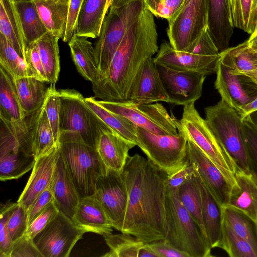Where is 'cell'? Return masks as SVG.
<instances>
[{
  "label": "cell",
  "mask_w": 257,
  "mask_h": 257,
  "mask_svg": "<svg viewBox=\"0 0 257 257\" xmlns=\"http://www.w3.org/2000/svg\"><path fill=\"white\" fill-rule=\"evenodd\" d=\"M0 66L13 79L23 77H33L26 61L17 52L12 45L0 33Z\"/></svg>",
  "instance_id": "cell-41"
},
{
  "label": "cell",
  "mask_w": 257,
  "mask_h": 257,
  "mask_svg": "<svg viewBox=\"0 0 257 257\" xmlns=\"http://www.w3.org/2000/svg\"><path fill=\"white\" fill-rule=\"evenodd\" d=\"M257 110V97L251 102L244 106L239 111L244 117L249 113Z\"/></svg>",
  "instance_id": "cell-56"
},
{
  "label": "cell",
  "mask_w": 257,
  "mask_h": 257,
  "mask_svg": "<svg viewBox=\"0 0 257 257\" xmlns=\"http://www.w3.org/2000/svg\"><path fill=\"white\" fill-rule=\"evenodd\" d=\"M195 102L183 106L178 131L196 145L223 171L234 174L236 166L218 142L206 121L195 107Z\"/></svg>",
  "instance_id": "cell-8"
},
{
  "label": "cell",
  "mask_w": 257,
  "mask_h": 257,
  "mask_svg": "<svg viewBox=\"0 0 257 257\" xmlns=\"http://www.w3.org/2000/svg\"><path fill=\"white\" fill-rule=\"evenodd\" d=\"M84 0H69L68 19L62 40L68 42L75 34L79 14Z\"/></svg>",
  "instance_id": "cell-52"
},
{
  "label": "cell",
  "mask_w": 257,
  "mask_h": 257,
  "mask_svg": "<svg viewBox=\"0 0 257 257\" xmlns=\"http://www.w3.org/2000/svg\"><path fill=\"white\" fill-rule=\"evenodd\" d=\"M107 0H84L80 10L75 35L95 39L100 35Z\"/></svg>",
  "instance_id": "cell-32"
},
{
  "label": "cell",
  "mask_w": 257,
  "mask_h": 257,
  "mask_svg": "<svg viewBox=\"0 0 257 257\" xmlns=\"http://www.w3.org/2000/svg\"><path fill=\"white\" fill-rule=\"evenodd\" d=\"M43 106L52 128L55 140L59 146L61 101L59 91L56 90L55 85L50 84V86L48 87Z\"/></svg>",
  "instance_id": "cell-44"
},
{
  "label": "cell",
  "mask_w": 257,
  "mask_h": 257,
  "mask_svg": "<svg viewBox=\"0 0 257 257\" xmlns=\"http://www.w3.org/2000/svg\"><path fill=\"white\" fill-rule=\"evenodd\" d=\"M127 1H129V0H113L112 3H120V2H126Z\"/></svg>",
  "instance_id": "cell-61"
},
{
  "label": "cell",
  "mask_w": 257,
  "mask_h": 257,
  "mask_svg": "<svg viewBox=\"0 0 257 257\" xmlns=\"http://www.w3.org/2000/svg\"><path fill=\"white\" fill-rule=\"evenodd\" d=\"M234 175L236 184L226 206L243 212L257 221V176L252 171L246 173L237 168Z\"/></svg>",
  "instance_id": "cell-26"
},
{
  "label": "cell",
  "mask_w": 257,
  "mask_h": 257,
  "mask_svg": "<svg viewBox=\"0 0 257 257\" xmlns=\"http://www.w3.org/2000/svg\"><path fill=\"white\" fill-rule=\"evenodd\" d=\"M219 60L231 72L242 74L254 79L257 71V52L250 48L247 40L220 53Z\"/></svg>",
  "instance_id": "cell-29"
},
{
  "label": "cell",
  "mask_w": 257,
  "mask_h": 257,
  "mask_svg": "<svg viewBox=\"0 0 257 257\" xmlns=\"http://www.w3.org/2000/svg\"><path fill=\"white\" fill-rule=\"evenodd\" d=\"M208 0H184L169 20L167 35L177 51H183L201 35L207 25Z\"/></svg>",
  "instance_id": "cell-11"
},
{
  "label": "cell",
  "mask_w": 257,
  "mask_h": 257,
  "mask_svg": "<svg viewBox=\"0 0 257 257\" xmlns=\"http://www.w3.org/2000/svg\"><path fill=\"white\" fill-rule=\"evenodd\" d=\"M137 144L148 159L171 175L186 161L187 140L179 133L174 135H157L137 126Z\"/></svg>",
  "instance_id": "cell-9"
},
{
  "label": "cell",
  "mask_w": 257,
  "mask_h": 257,
  "mask_svg": "<svg viewBox=\"0 0 257 257\" xmlns=\"http://www.w3.org/2000/svg\"><path fill=\"white\" fill-rule=\"evenodd\" d=\"M18 202H9L1 207L0 257H10L13 242L8 228V221Z\"/></svg>",
  "instance_id": "cell-45"
},
{
  "label": "cell",
  "mask_w": 257,
  "mask_h": 257,
  "mask_svg": "<svg viewBox=\"0 0 257 257\" xmlns=\"http://www.w3.org/2000/svg\"><path fill=\"white\" fill-rule=\"evenodd\" d=\"M0 33L26 62L27 46L20 18L14 0H0Z\"/></svg>",
  "instance_id": "cell-27"
},
{
  "label": "cell",
  "mask_w": 257,
  "mask_h": 257,
  "mask_svg": "<svg viewBox=\"0 0 257 257\" xmlns=\"http://www.w3.org/2000/svg\"><path fill=\"white\" fill-rule=\"evenodd\" d=\"M196 173L201 194L202 216L210 246L211 248H221L224 206Z\"/></svg>",
  "instance_id": "cell-25"
},
{
  "label": "cell",
  "mask_w": 257,
  "mask_h": 257,
  "mask_svg": "<svg viewBox=\"0 0 257 257\" xmlns=\"http://www.w3.org/2000/svg\"><path fill=\"white\" fill-rule=\"evenodd\" d=\"M254 80L257 82V71Z\"/></svg>",
  "instance_id": "cell-63"
},
{
  "label": "cell",
  "mask_w": 257,
  "mask_h": 257,
  "mask_svg": "<svg viewBox=\"0 0 257 257\" xmlns=\"http://www.w3.org/2000/svg\"><path fill=\"white\" fill-rule=\"evenodd\" d=\"M136 146L97 117L95 149L107 169L121 172L129 151Z\"/></svg>",
  "instance_id": "cell-18"
},
{
  "label": "cell",
  "mask_w": 257,
  "mask_h": 257,
  "mask_svg": "<svg viewBox=\"0 0 257 257\" xmlns=\"http://www.w3.org/2000/svg\"><path fill=\"white\" fill-rule=\"evenodd\" d=\"M59 149L79 197L94 195L98 179L107 170L96 150L75 142L61 144Z\"/></svg>",
  "instance_id": "cell-7"
},
{
  "label": "cell",
  "mask_w": 257,
  "mask_h": 257,
  "mask_svg": "<svg viewBox=\"0 0 257 257\" xmlns=\"http://www.w3.org/2000/svg\"><path fill=\"white\" fill-rule=\"evenodd\" d=\"M233 24L251 34L257 25V0H230Z\"/></svg>",
  "instance_id": "cell-42"
},
{
  "label": "cell",
  "mask_w": 257,
  "mask_h": 257,
  "mask_svg": "<svg viewBox=\"0 0 257 257\" xmlns=\"http://www.w3.org/2000/svg\"><path fill=\"white\" fill-rule=\"evenodd\" d=\"M195 172L193 166L187 160L183 166L174 173L168 175L167 188L173 191L178 192L181 185Z\"/></svg>",
  "instance_id": "cell-53"
},
{
  "label": "cell",
  "mask_w": 257,
  "mask_h": 257,
  "mask_svg": "<svg viewBox=\"0 0 257 257\" xmlns=\"http://www.w3.org/2000/svg\"><path fill=\"white\" fill-rule=\"evenodd\" d=\"M54 201V197L49 186L38 197L28 210V225Z\"/></svg>",
  "instance_id": "cell-54"
},
{
  "label": "cell",
  "mask_w": 257,
  "mask_h": 257,
  "mask_svg": "<svg viewBox=\"0 0 257 257\" xmlns=\"http://www.w3.org/2000/svg\"><path fill=\"white\" fill-rule=\"evenodd\" d=\"M109 251L103 257H138L141 248L146 242L126 233L103 235Z\"/></svg>",
  "instance_id": "cell-40"
},
{
  "label": "cell",
  "mask_w": 257,
  "mask_h": 257,
  "mask_svg": "<svg viewBox=\"0 0 257 257\" xmlns=\"http://www.w3.org/2000/svg\"><path fill=\"white\" fill-rule=\"evenodd\" d=\"M122 174L128 200L121 232L146 243L164 239L168 175L137 154L129 156Z\"/></svg>",
  "instance_id": "cell-1"
},
{
  "label": "cell",
  "mask_w": 257,
  "mask_h": 257,
  "mask_svg": "<svg viewBox=\"0 0 257 257\" xmlns=\"http://www.w3.org/2000/svg\"><path fill=\"white\" fill-rule=\"evenodd\" d=\"M72 221L86 232L102 235L112 233V223L94 195L80 198Z\"/></svg>",
  "instance_id": "cell-24"
},
{
  "label": "cell",
  "mask_w": 257,
  "mask_h": 257,
  "mask_svg": "<svg viewBox=\"0 0 257 257\" xmlns=\"http://www.w3.org/2000/svg\"><path fill=\"white\" fill-rule=\"evenodd\" d=\"M159 257L158 254L146 243L140 249L138 257Z\"/></svg>",
  "instance_id": "cell-57"
},
{
  "label": "cell",
  "mask_w": 257,
  "mask_h": 257,
  "mask_svg": "<svg viewBox=\"0 0 257 257\" xmlns=\"http://www.w3.org/2000/svg\"><path fill=\"white\" fill-rule=\"evenodd\" d=\"M177 196L183 206L198 226L204 237L208 241L202 216L200 185L195 170L194 173L180 186Z\"/></svg>",
  "instance_id": "cell-34"
},
{
  "label": "cell",
  "mask_w": 257,
  "mask_h": 257,
  "mask_svg": "<svg viewBox=\"0 0 257 257\" xmlns=\"http://www.w3.org/2000/svg\"><path fill=\"white\" fill-rule=\"evenodd\" d=\"M61 101L59 145L80 143L95 149L97 116L77 90H58Z\"/></svg>",
  "instance_id": "cell-6"
},
{
  "label": "cell",
  "mask_w": 257,
  "mask_h": 257,
  "mask_svg": "<svg viewBox=\"0 0 257 257\" xmlns=\"http://www.w3.org/2000/svg\"><path fill=\"white\" fill-rule=\"evenodd\" d=\"M36 162L33 156L19 150L0 153V180L6 181L22 177L33 169Z\"/></svg>",
  "instance_id": "cell-38"
},
{
  "label": "cell",
  "mask_w": 257,
  "mask_h": 257,
  "mask_svg": "<svg viewBox=\"0 0 257 257\" xmlns=\"http://www.w3.org/2000/svg\"><path fill=\"white\" fill-rule=\"evenodd\" d=\"M230 257H257V251L237 235L223 219L221 248Z\"/></svg>",
  "instance_id": "cell-43"
},
{
  "label": "cell",
  "mask_w": 257,
  "mask_h": 257,
  "mask_svg": "<svg viewBox=\"0 0 257 257\" xmlns=\"http://www.w3.org/2000/svg\"><path fill=\"white\" fill-rule=\"evenodd\" d=\"M85 233L72 219L59 212L33 240L43 257H68Z\"/></svg>",
  "instance_id": "cell-12"
},
{
  "label": "cell",
  "mask_w": 257,
  "mask_h": 257,
  "mask_svg": "<svg viewBox=\"0 0 257 257\" xmlns=\"http://www.w3.org/2000/svg\"><path fill=\"white\" fill-rule=\"evenodd\" d=\"M186 158L216 199L223 206H226L236 184L234 174L221 170L190 141L187 142Z\"/></svg>",
  "instance_id": "cell-14"
},
{
  "label": "cell",
  "mask_w": 257,
  "mask_h": 257,
  "mask_svg": "<svg viewBox=\"0 0 257 257\" xmlns=\"http://www.w3.org/2000/svg\"><path fill=\"white\" fill-rule=\"evenodd\" d=\"M167 234L164 239L190 257H210L211 247L177 196L167 188L166 204Z\"/></svg>",
  "instance_id": "cell-5"
},
{
  "label": "cell",
  "mask_w": 257,
  "mask_h": 257,
  "mask_svg": "<svg viewBox=\"0 0 257 257\" xmlns=\"http://www.w3.org/2000/svg\"><path fill=\"white\" fill-rule=\"evenodd\" d=\"M58 36L50 32L36 41L47 83L55 85L60 70Z\"/></svg>",
  "instance_id": "cell-35"
},
{
  "label": "cell",
  "mask_w": 257,
  "mask_h": 257,
  "mask_svg": "<svg viewBox=\"0 0 257 257\" xmlns=\"http://www.w3.org/2000/svg\"><path fill=\"white\" fill-rule=\"evenodd\" d=\"M28 226V210L18 202L8 221L10 236L13 242L26 233Z\"/></svg>",
  "instance_id": "cell-46"
},
{
  "label": "cell",
  "mask_w": 257,
  "mask_h": 257,
  "mask_svg": "<svg viewBox=\"0 0 257 257\" xmlns=\"http://www.w3.org/2000/svg\"><path fill=\"white\" fill-rule=\"evenodd\" d=\"M147 244L159 257H190L187 253L178 250L165 239L147 243Z\"/></svg>",
  "instance_id": "cell-55"
},
{
  "label": "cell",
  "mask_w": 257,
  "mask_h": 257,
  "mask_svg": "<svg viewBox=\"0 0 257 257\" xmlns=\"http://www.w3.org/2000/svg\"><path fill=\"white\" fill-rule=\"evenodd\" d=\"M234 27L230 0H208L207 28L220 53L229 48Z\"/></svg>",
  "instance_id": "cell-22"
},
{
  "label": "cell",
  "mask_w": 257,
  "mask_h": 257,
  "mask_svg": "<svg viewBox=\"0 0 257 257\" xmlns=\"http://www.w3.org/2000/svg\"><path fill=\"white\" fill-rule=\"evenodd\" d=\"M10 257H43L33 238L26 233L13 243Z\"/></svg>",
  "instance_id": "cell-50"
},
{
  "label": "cell",
  "mask_w": 257,
  "mask_h": 257,
  "mask_svg": "<svg viewBox=\"0 0 257 257\" xmlns=\"http://www.w3.org/2000/svg\"><path fill=\"white\" fill-rule=\"evenodd\" d=\"M28 124L34 156L36 160L46 154L58 145L49 121L42 106L31 115Z\"/></svg>",
  "instance_id": "cell-28"
},
{
  "label": "cell",
  "mask_w": 257,
  "mask_h": 257,
  "mask_svg": "<svg viewBox=\"0 0 257 257\" xmlns=\"http://www.w3.org/2000/svg\"><path fill=\"white\" fill-rule=\"evenodd\" d=\"M48 31L62 39L67 24L69 0H33Z\"/></svg>",
  "instance_id": "cell-31"
},
{
  "label": "cell",
  "mask_w": 257,
  "mask_h": 257,
  "mask_svg": "<svg viewBox=\"0 0 257 257\" xmlns=\"http://www.w3.org/2000/svg\"><path fill=\"white\" fill-rule=\"evenodd\" d=\"M156 65L168 97L167 103L184 106L195 102L201 97L206 75Z\"/></svg>",
  "instance_id": "cell-15"
},
{
  "label": "cell",
  "mask_w": 257,
  "mask_h": 257,
  "mask_svg": "<svg viewBox=\"0 0 257 257\" xmlns=\"http://www.w3.org/2000/svg\"><path fill=\"white\" fill-rule=\"evenodd\" d=\"M26 117L22 108L13 79L0 66L1 123L23 143H28L31 141Z\"/></svg>",
  "instance_id": "cell-16"
},
{
  "label": "cell",
  "mask_w": 257,
  "mask_h": 257,
  "mask_svg": "<svg viewBox=\"0 0 257 257\" xmlns=\"http://www.w3.org/2000/svg\"><path fill=\"white\" fill-rule=\"evenodd\" d=\"M94 195L112 226L121 232L126 210L128 193L122 172L107 169L97 180Z\"/></svg>",
  "instance_id": "cell-13"
},
{
  "label": "cell",
  "mask_w": 257,
  "mask_h": 257,
  "mask_svg": "<svg viewBox=\"0 0 257 257\" xmlns=\"http://www.w3.org/2000/svg\"><path fill=\"white\" fill-rule=\"evenodd\" d=\"M219 57L177 51L170 43H162L154 60L156 64L181 71L203 73L207 76L216 71Z\"/></svg>",
  "instance_id": "cell-19"
},
{
  "label": "cell",
  "mask_w": 257,
  "mask_h": 257,
  "mask_svg": "<svg viewBox=\"0 0 257 257\" xmlns=\"http://www.w3.org/2000/svg\"><path fill=\"white\" fill-rule=\"evenodd\" d=\"M25 54L26 62L33 76L47 83L36 42L27 46Z\"/></svg>",
  "instance_id": "cell-51"
},
{
  "label": "cell",
  "mask_w": 257,
  "mask_h": 257,
  "mask_svg": "<svg viewBox=\"0 0 257 257\" xmlns=\"http://www.w3.org/2000/svg\"><path fill=\"white\" fill-rule=\"evenodd\" d=\"M20 102L26 116L31 115L43 105L48 87L46 82L33 77L13 79Z\"/></svg>",
  "instance_id": "cell-33"
},
{
  "label": "cell",
  "mask_w": 257,
  "mask_h": 257,
  "mask_svg": "<svg viewBox=\"0 0 257 257\" xmlns=\"http://www.w3.org/2000/svg\"><path fill=\"white\" fill-rule=\"evenodd\" d=\"M242 131L250 168L257 176V128L244 117L242 119Z\"/></svg>",
  "instance_id": "cell-48"
},
{
  "label": "cell",
  "mask_w": 257,
  "mask_h": 257,
  "mask_svg": "<svg viewBox=\"0 0 257 257\" xmlns=\"http://www.w3.org/2000/svg\"><path fill=\"white\" fill-rule=\"evenodd\" d=\"M257 128V110L249 113L245 116Z\"/></svg>",
  "instance_id": "cell-59"
},
{
  "label": "cell",
  "mask_w": 257,
  "mask_h": 257,
  "mask_svg": "<svg viewBox=\"0 0 257 257\" xmlns=\"http://www.w3.org/2000/svg\"><path fill=\"white\" fill-rule=\"evenodd\" d=\"M113 1V0H107L105 9H104V18H105L106 15L107 14V13L109 9V8L110 7V6L112 5Z\"/></svg>",
  "instance_id": "cell-60"
},
{
  "label": "cell",
  "mask_w": 257,
  "mask_h": 257,
  "mask_svg": "<svg viewBox=\"0 0 257 257\" xmlns=\"http://www.w3.org/2000/svg\"><path fill=\"white\" fill-rule=\"evenodd\" d=\"M154 16L170 19L181 8L184 0H143Z\"/></svg>",
  "instance_id": "cell-47"
},
{
  "label": "cell",
  "mask_w": 257,
  "mask_h": 257,
  "mask_svg": "<svg viewBox=\"0 0 257 257\" xmlns=\"http://www.w3.org/2000/svg\"><path fill=\"white\" fill-rule=\"evenodd\" d=\"M158 35L153 14L146 8L127 30L106 72L92 83L94 97L126 102L145 61L158 52Z\"/></svg>",
  "instance_id": "cell-2"
},
{
  "label": "cell",
  "mask_w": 257,
  "mask_h": 257,
  "mask_svg": "<svg viewBox=\"0 0 257 257\" xmlns=\"http://www.w3.org/2000/svg\"><path fill=\"white\" fill-rule=\"evenodd\" d=\"M205 120L236 168L251 172L242 131L241 113L223 99L205 109Z\"/></svg>",
  "instance_id": "cell-4"
},
{
  "label": "cell",
  "mask_w": 257,
  "mask_h": 257,
  "mask_svg": "<svg viewBox=\"0 0 257 257\" xmlns=\"http://www.w3.org/2000/svg\"><path fill=\"white\" fill-rule=\"evenodd\" d=\"M26 46L36 42L48 31L43 23L33 0L15 2Z\"/></svg>",
  "instance_id": "cell-36"
},
{
  "label": "cell",
  "mask_w": 257,
  "mask_h": 257,
  "mask_svg": "<svg viewBox=\"0 0 257 257\" xmlns=\"http://www.w3.org/2000/svg\"><path fill=\"white\" fill-rule=\"evenodd\" d=\"M31 1V0H14L15 2H20V1Z\"/></svg>",
  "instance_id": "cell-62"
},
{
  "label": "cell",
  "mask_w": 257,
  "mask_h": 257,
  "mask_svg": "<svg viewBox=\"0 0 257 257\" xmlns=\"http://www.w3.org/2000/svg\"><path fill=\"white\" fill-rule=\"evenodd\" d=\"M87 38L74 35L68 42L74 63L79 73L93 83L98 75L94 47Z\"/></svg>",
  "instance_id": "cell-30"
},
{
  "label": "cell",
  "mask_w": 257,
  "mask_h": 257,
  "mask_svg": "<svg viewBox=\"0 0 257 257\" xmlns=\"http://www.w3.org/2000/svg\"><path fill=\"white\" fill-rule=\"evenodd\" d=\"M59 212L54 201L29 224L26 234L33 239L50 223Z\"/></svg>",
  "instance_id": "cell-49"
},
{
  "label": "cell",
  "mask_w": 257,
  "mask_h": 257,
  "mask_svg": "<svg viewBox=\"0 0 257 257\" xmlns=\"http://www.w3.org/2000/svg\"><path fill=\"white\" fill-rule=\"evenodd\" d=\"M223 219L257 251V221L243 212L228 206L224 207Z\"/></svg>",
  "instance_id": "cell-39"
},
{
  "label": "cell",
  "mask_w": 257,
  "mask_h": 257,
  "mask_svg": "<svg viewBox=\"0 0 257 257\" xmlns=\"http://www.w3.org/2000/svg\"><path fill=\"white\" fill-rule=\"evenodd\" d=\"M145 8L143 0H129L112 4L104 19L100 35L94 46L98 66L96 80L106 72L127 30Z\"/></svg>",
  "instance_id": "cell-3"
},
{
  "label": "cell",
  "mask_w": 257,
  "mask_h": 257,
  "mask_svg": "<svg viewBox=\"0 0 257 257\" xmlns=\"http://www.w3.org/2000/svg\"><path fill=\"white\" fill-rule=\"evenodd\" d=\"M59 153V146L36 160L32 173L18 202L28 210L51 184Z\"/></svg>",
  "instance_id": "cell-21"
},
{
  "label": "cell",
  "mask_w": 257,
  "mask_h": 257,
  "mask_svg": "<svg viewBox=\"0 0 257 257\" xmlns=\"http://www.w3.org/2000/svg\"><path fill=\"white\" fill-rule=\"evenodd\" d=\"M214 85L221 99L239 111L257 97V82L250 77L231 72L218 60Z\"/></svg>",
  "instance_id": "cell-17"
},
{
  "label": "cell",
  "mask_w": 257,
  "mask_h": 257,
  "mask_svg": "<svg viewBox=\"0 0 257 257\" xmlns=\"http://www.w3.org/2000/svg\"><path fill=\"white\" fill-rule=\"evenodd\" d=\"M168 97L163 85L154 58L147 59L138 72L131 89L128 101L149 104L168 102Z\"/></svg>",
  "instance_id": "cell-20"
},
{
  "label": "cell",
  "mask_w": 257,
  "mask_h": 257,
  "mask_svg": "<svg viewBox=\"0 0 257 257\" xmlns=\"http://www.w3.org/2000/svg\"><path fill=\"white\" fill-rule=\"evenodd\" d=\"M50 188L59 212L72 219L80 198L67 169L60 149Z\"/></svg>",
  "instance_id": "cell-23"
},
{
  "label": "cell",
  "mask_w": 257,
  "mask_h": 257,
  "mask_svg": "<svg viewBox=\"0 0 257 257\" xmlns=\"http://www.w3.org/2000/svg\"><path fill=\"white\" fill-rule=\"evenodd\" d=\"M247 42L250 48L252 50L257 52V25L254 30L247 40Z\"/></svg>",
  "instance_id": "cell-58"
},
{
  "label": "cell",
  "mask_w": 257,
  "mask_h": 257,
  "mask_svg": "<svg viewBox=\"0 0 257 257\" xmlns=\"http://www.w3.org/2000/svg\"><path fill=\"white\" fill-rule=\"evenodd\" d=\"M85 100L100 120L123 137L137 144V126L125 117L102 106L94 97L85 98Z\"/></svg>",
  "instance_id": "cell-37"
},
{
  "label": "cell",
  "mask_w": 257,
  "mask_h": 257,
  "mask_svg": "<svg viewBox=\"0 0 257 257\" xmlns=\"http://www.w3.org/2000/svg\"><path fill=\"white\" fill-rule=\"evenodd\" d=\"M97 101L110 111L125 117L136 126L152 133L171 135L178 133L179 120L173 115L171 116L164 105L158 102L136 104L130 101Z\"/></svg>",
  "instance_id": "cell-10"
}]
</instances>
